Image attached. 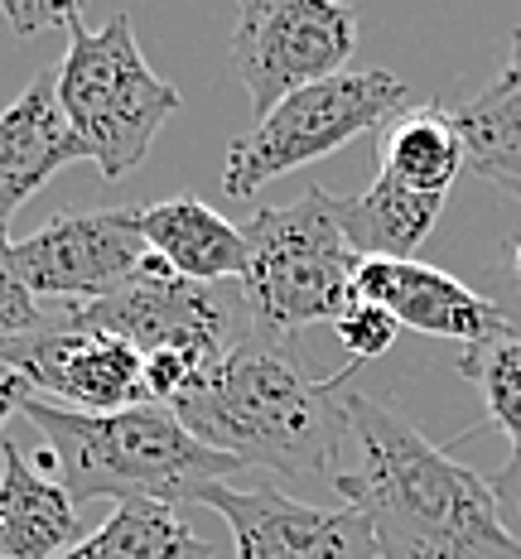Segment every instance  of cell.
Returning a JSON list of instances; mask_svg holds the SVG:
<instances>
[{"label":"cell","instance_id":"6da1fadb","mask_svg":"<svg viewBox=\"0 0 521 559\" xmlns=\"http://www.w3.org/2000/svg\"><path fill=\"white\" fill-rule=\"evenodd\" d=\"M347 429L357 463L333 487L372 521L381 559H521L488 477L454 463L449 449L363 391H347Z\"/></svg>","mask_w":521,"mask_h":559},{"label":"cell","instance_id":"7a4b0ae2","mask_svg":"<svg viewBox=\"0 0 521 559\" xmlns=\"http://www.w3.org/2000/svg\"><path fill=\"white\" fill-rule=\"evenodd\" d=\"M357 367L333 377H309L281 343L247 337L213 377L174 415L208 449L237 459L241 468H275L289 477H339L347 429V381Z\"/></svg>","mask_w":521,"mask_h":559},{"label":"cell","instance_id":"3957f363","mask_svg":"<svg viewBox=\"0 0 521 559\" xmlns=\"http://www.w3.org/2000/svg\"><path fill=\"white\" fill-rule=\"evenodd\" d=\"M20 415L39 425L54 459V477L73 497V507L92 502V497L165 507L199 502L203 487L227 483L241 468L237 459L189 435V425L159 401L111 415H78L25 391Z\"/></svg>","mask_w":521,"mask_h":559},{"label":"cell","instance_id":"277c9868","mask_svg":"<svg viewBox=\"0 0 521 559\" xmlns=\"http://www.w3.org/2000/svg\"><path fill=\"white\" fill-rule=\"evenodd\" d=\"M63 319L131 343L145 357L150 401L159 405H179L183 395H193L251 337L241 289L193 285L174 275L155 251L141 261L131 285L97 305L68 309Z\"/></svg>","mask_w":521,"mask_h":559},{"label":"cell","instance_id":"5b68a950","mask_svg":"<svg viewBox=\"0 0 521 559\" xmlns=\"http://www.w3.org/2000/svg\"><path fill=\"white\" fill-rule=\"evenodd\" d=\"M247 271L237 289L251 319V337L289 347V337L333 323L353 305V275L363 255L347 247L339 223V193L309 183L295 203L257 207L241 223Z\"/></svg>","mask_w":521,"mask_h":559},{"label":"cell","instance_id":"8992f818","mask_svg":"<svg viewBox=\"0 0 521 559\" xmlns=\"http://www.w3.org/2000/svg\"><path fill=\"white\" fill-rule=\"evenodd\" d=\"M54 92L68 131L83 145V159L102 169V179H121L141 165L159 126L183 102L145 63L131 15H121V10L102 25H87L78 10L68 25L63 63L54 68Z\"/></svg>","mask_w":521,"mask_h":559},{"label":"cell","instance_id":"52a82bcc","mask_svg":"<svg viewBox=\"0 0 521 559\" xmlns=\"http://www.w3.org/2000/svg\"><path fill=\"white\" fill-rule=\"evenodd\" d=\"M401 111H411V87L396 73H387V68L333 73L323 83L285 97L247 135L232 140L223 189L232 198H251L281 174L305 169L315 159L333 155V150H343L347 140L387 131Z\"/></svg>","mask_w":521,"mask_h":559},{"label":"cell","instance_id":"ba28073f","mask_svg":"<svg viewBox=\"0 0 521 559\" xmlns=\"http://www.w3.org/2000/svg\"><path fill=\"white\" fill-rule=\"evenodd\" d=\"M353 49L357 15L339 0H247L232 29V68L257 121L295 92L347 73Z\"/></svg>","mask_w":521,"mask_h":559},{"label":"cell","instance_id":"9c48e42d","mask_svg":"<svg viewBox=\"0 0 521 559\" xmlns=\"http://www.w3.org/2000/svg\"><path fill=\"white\" fill-rule=\"evenodd\" d=\"M145 255L141 207H97L54 213L25 241H10V271L34 299H63L78 309L131 285Z\"/></svg>","mask_w":521,"mask_h":559},{"label":"cell","instance_id":"30bf717a","mask_svg":"<svg viewBox=\"0 0 521 559\" xmlns=\"http://www.w3.org/2000/svg\"><path fill=\"white\" fill-rule=\"evenodd\" d=\"M0 362L25 381L29 395L39 391V401L78 415H111L131 411V405H150L145 357L121 337L83 329L73 319L0 343Z\"/></svg>","mask_w":521,"mask_h":559},{"label":"cell","instance_id":"8fae6325","mask_svg":"<svg viewBox=\"0 0 521 559\" xmlns=\"http://www.w3.org/2000/svg\"><path fill=\"white\" fill-rule=\"evenodd\" d=\"M199 507L227 521L237 559H381L372 521L357 507H315L281 487H227L199 492Z\"/></svg>","mask_w":521,"mask_h":559},{"label":"cell","instance_id":"7c38bea8","mask_svg":"<svg viewBox=\"0 0 521 559\" xmlns=\"http://www.w3.org/2000/svg\"><path fill=\"white\" fill-rule=\"evenodd\" d=\"M353 295L387 309L401 329L445 337L459 347H478L507 333V319L493 295H478L425 261H363L353 275Z\"/></svg>","mask_w":521,"mask_h":559},{"label":"cell","instance_id":"4fadbf2b","mask_svg":"<svg viewBox=\"0 0 521 559\" xmlns=\"http://www.w3.org/2000/svg\"><path fill=\"white\" fill-rule=\"evenodd\" d=\"M78 159H83V145L63 121L54 73H39L0 111V231L58 169Z\"/></svg>","mask_w":521,"mask_h":559},{"label":"cell","instance_id":"5bb4252c","mask_svg":"<svg viewBox=\"0 0 521 559\" xmlns=\"http://www.w3.org/2000/svg\"><path fill=\"white\" fill-rule=\"evenodd\" d=\"M83 511L39 473L15 439H0V559H63L83 545Z\"/></svg>","mask_w":521,"mask_h":559},{"label":"cell","instance_id":"9a60e30c","mask_svg":"<svg viewBox=\"0 0 521 559\" xmlns=\"http://www.w3.org/2000/svg\"><path fill=\"white\" fill-rule=\"evenodd\" d=\"M141 237L174 275L193 280V285H227L247 271L241 227L189 193L141 207Z\"/></svg>","mask_w":521,"mask_h":559},{"label":"cell","instance_id":"2e32d148","mask_svg":"<svg viewBox=\"0 0 521 559\" xmlns=\"http://www.w3.org/2000/svg\"><path fill=\"white\" fill-rule=\"evenodd\" d=\"M439 213H445L439 193H415L387 174H377L367 193L339 198L343 237L363 261H415Z\"/></svg>","mask_w":521,"mask_h":559},{"label":"cell","instance_id":"e0dca14e","mask_svg":"<svg viewBox=\"0 0 521 559\" xmlns=\"http://www.w3.org/2000/svg\"><path fill=\"white\" fill-rule=\"evenodd\" d=\"M469 169V150L459 140V126L445 102L430 107H411L381 131V169L387 179L405 183L415 193L449 198L454 179Z\"/></svg>","mask_w":521,"mask_h":559},{"label":"cell","instance_id":"ac0fdd59","mask_svg":"<svg viewBox=\"0 0 521 559\" xmlns=\"http://www.w3.org/2000/svg\"><path fill=\"white\" fill-rule=\"evenodd\" d=\"M63 559H223L179 507L116 502L111 516Z\"/></svg>","mask_w":521,"mask_h":559},{"label":"cell","instance_id":"d6986e66","mask_svg":"<svg viewBox=\"0 0 521 559\" xmlns=\"http://www.w3.org/2000/svg\"><path fill=\"white\" fill-rule=\"evenodd\" d=\"M459 126V140L469 150V165L473 174H502L521 159V87H507V92H478L473 102H459L449 107Z\"/></svg>","mask_w":521,"mask_h":559},{"label":"cell","instance_id":"ffe728a7","mask_svg":"<svg viewBox=\"0 0 521 559\" xmlns=\"http://www.w3.org/2000/svg\"><path fill=\"white\" fill-rule=\"evenodd\" d=\"M459 371L478 386L488 425L502 429L512 449H521V337L507 329L478 347H463Z\"/></svg>","mask_w":521,"mask_h":559},{"label":"cell","instance_id":"44dd1931","mask_svg":"<svg viewBox=\"0 0 521 559\" xmlns=\"http://www.w3.org/2000/svg\"><path fill=\"white\" fill-rule=\"evenodd\" d=\"M333 333H339V343L347 347V357H353V367H357V362H372V357L391 353L401 323L391 319L387 309L367 305V299H353V305L333 319Z\"/></svg>","mask_w":521,"mask_h":559},{"label":"cell","instance_id":"7402d4cb","mask_svg":"<svg viewBox=\"0 0 521 559\" xmlns=\"http://www.w3.org/2000/svg\"><path fill=\"white\" fill-rule=\"evenodd\" d=\"M34 329H44V309H39V299L20 285V275L10 271V237L0 231V343L25 337Z\"/></svg>","mask_w":521,"mask_h":559},{"label":"cell","instance_id":"603a6c76","mask_svg":"<svg viewBox=\"0 0 521 559\" xmlns=\"http://www.w3.org/2000/svg\"><path fill=\"white\" fill-rule=\"evenodd\" d=\"M493 497H497V516H502L507 535L521 545V449L507 453V463L488 477Z\"/></svg>","mask_w":521,"mask_h":559},{"label":"cell","instance_id":"cb8c5ba5","mask_svg":"<svg viewBox=\"0 0 521 559\" xmlns=\"http://www.w3.org/2000/svg\"><path fill=\"white\" fill-rule=\"evenodd\" d=\"M78 5H15V0H5V20L15 25V34H34L44 25H73Z\"/></svg>","mask_w":521,"mask_h":559},{"label":"cell","instance_id":"d4e9b609","mask_svg":"<svg viewBox=\"0 0 521 559\" xmlns=\"http://www.w3.org/2000/svg\"><path fill=\"white\" fill-rule=\"evenodd\" d=\"M20 395H25V381H20L5 362H0V425H5V419L20 411Z\"/></svg>","mask_w":521,"mask_h":559},{"label":"cell","instance_id":"484cf974","mask_svg":"<svg viewBox=\"0 0 521 559\" xmlns=\"http://www.w3.org/2000/svg\"><path fill=\"white\" fill-rule=\"evenodd\" d=\"M497 92H507V87H521V29H512V53H507V68L497 73Z\"/></svg>","mask_w":521,"mask_h":559},{"label":"cell","instance_id":"4316f807","mask_svg":"<svg viewBox=\"0 0 521 559\" xmlns=\"http://www.w3.org/2000/svg\"><path fill=\"white\" fill-rule=\"evenodd\" d=\"M497 309H502V319H507V329H512L521 337V289L512 285V295L507 299H497Z\"/></svg>","mask_w":521,"mask_h":559},{"label":"cell","instance_id":"83f0119b","mask_svg":"<svg viewBox=\"0 0 521 559\" xmlns=\"http://www.w3.org/2000/svg\"><path fill=\"white\" fill-rule=\"evenodd\" d=\"M507 280L521 289V231L512 237V247H507Z\"/></svg>","mask_w":521,"mask_h":559},{"label":"cell","instance_id":"f1b7e54d","mask_svg":"<svg viewBox=\"0 0 521 559\" xmlns=\"http://www.w3.org/2000/svg\"><path fill=\"white\" fill-rule=\"evenodd\" d=\"M493 179H512V183H521V159H517L512 169H502V174H488V183H493Z\"/></svg>","mask_w":521,"mask_h":559}]
</instances>
